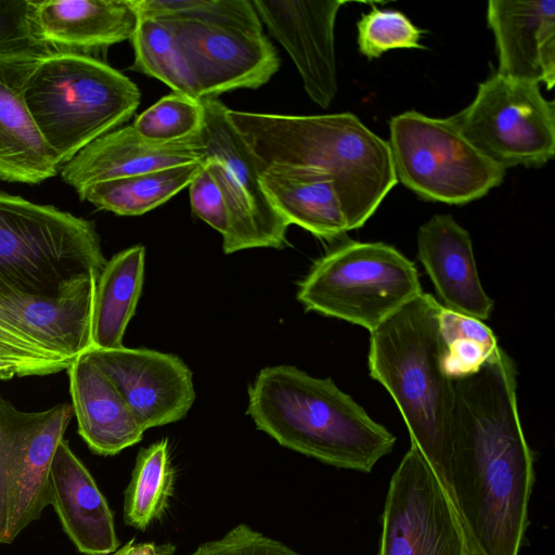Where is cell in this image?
<instances>
[{
	"mask_svg": "<svg viewBox=\"0 0 555 555\" xmlns=\"http://www.w3.org/2000/svg\"><path fill=\"white\" fill-rule=\"evenodd\" d=\"M451 457L444 491L469 555H519L529 525L534 454L517 405V370L500 346L453 379Z\"/></svg>",
	"mask_w": 555,
	"mask_h": 555,
	"instance_id": "6da1fadb",
	"label": "cell"
},
{
	"mask_svg": "<svg viewBox=\"0 0 555 555\" xmlns=\"http://www.w3.org/2000/svg\"><path fill=\"white\" fill-rule=\"evenodd\" d=\"M257 172L307 169L331 177L349 231L364 225L398 183L387 141L352 113L280 115L228 108Z\"/></svg>",
	"mask_w": 555,
	"mask_h": 555,
	"instance_id": "7a4b0ae2",
	"label": "cell"
},
{
	"mask_svg": "<svg viewBox=\"0 0 555 555\" xmlns=\"http://www.w3.org/2000/svg\"><path fill=\"white\" fill-rule=\"evenodd\" d=\"M247 414L281 446L338 468L370 473L396 442L331 378L293 365L258 373L248 387Z\"/></svg>",
	"mask_w": 555,
	"mask_h": 555,
	"instance_id": "3957f363",
	"label": "cell"
},
{
	"mask_svg": "<svg viewBox=\"0 0 555 555\" xmlns=\"http://www.w3.org/2000/svg\"><path fill=\"white\" fill-rule=\"evenodd\" d=\"M442 305L421 293L370 334L369 371L396 402L411 444L442 488L451 457L453 379L440 332Z\"/></svg>",
	"mask_w": 555,
	"mask_h": 555,
	"instance_id": "277c9868",
	"label": "cell"
},
{
	"mask_svg": "<svg viewBox=\"0 0 555 555\" xmlns=\"http://www.w3.org/2000/svg\"><path fill=\"white\" fill-rule=\"evenodd\" d=\"M24 98L60 166L135 113L137 85L105 62L88 55L52 53L28 76Z\"/></svg>",
	"mask_w": 555,
	"mask_h": 555,
	"instance_id": "5b68a950",
	"label": "cell"
},
{
	"mask_svg": "<svg viewBox=\"0 0 555 555\" xmlns=\"http://www.w3.org/2000/svg\"><path fill=\"white\" fill-rule=\"evenodd\" d=\"M106 261L92 221L0 192V295L54 297Z\"/></svg>",
	"mask_w": 555,
	"mask_h": 555,
	"instance_id": "8992f818",
	"label": "cell"
},
{
	"mask_svg": "<svg viewBox=\"0 0 555 555\" xmlns=\"http://www.w3.org/2000/svg\"><path fill=\"white\" fill-rule=\"evenodd\" d=\"M421 293L416 267L397 248L347 240L314 262L297 299L307 311L371 333Z\"/></svg>",
	"mask_w": 555,
	"mask_h": 555,
	"instance_id": "52a82bcc",
	"label": "cell"
},
{
	"mask_svg": "<svg viewBox=\"0 0 555 555\" xmlns=\"http://www.w3.org/2000/svg\"><path fill=\"white\" fill-rule=\"evenodd\" d=\"M397 182L418 197L464 205L500 185L506 170L469 143L448 118L406 111L389 120Z\"/></svg>",
	"mask_w": 555,
	"mask_h": 555,
	"instance_id": "ba28073f",
	"label": "cell"
},
{
	"mask_svg": "<svg viewBox=\"0 0 555 555\" xmlns=\"http://www.w3.org/2000/svg\"><path fill=\"white\" fill-rule=\"evenodd\" d=\"M481 154L506 170L540 167L555 154V106L539 83L496 72L479 83L472 103L450 117Z\"/></svg>",
	"mask_w": 555,
	"mask_h": 555,
	"instance_id": "9c48e42d",
	"label": "cell"
},
{
	"mask_svg": "<svg viewBox=\"0 0 555 555\" xmlns=\"http://www.w3.org/2000/svg\"><path fill=\"white\" fill-rule=\"evenodd\" d=\"M73 414L66 402L23 411L0 395V544L50 505V466Z\"/></svg>",
	"mask_w": 555,
	"mask_h": 555,
	"instance_id": "30bf717a",
	"label": "cell"
},
{
	"mask_svg": "<svg viewBox=\"0 0 555 555\" xmlns=\"http://www.w3.org/2000/svg\"><path fill=\"white\" fill-rule=\"evenodd\" d=\"M378 555H469L444 489L413 444L389 482Z\"/></svg>",
	"mask_w": 555,
	"mask_h": 555,
	"instance_id": "8fae6325",
	"label": "cell"
},
{
	"mask_svg": "<svg viewBox=\"0 0 555 555\" xmlns=\"http://www.w3.org/2000/svg\"><path fill=\"white\" fill-rule=\"evenodd\" d=\"M205 164L219 183L233 222L229 254L259 247L283 248L289 224L266 196L253 157L218 98L199 100Z\"/></svg>",
	"mask_w": 555,
	"mask_h": 555,
	"instance_id": "7c38bea8",
	"label": "cell"
},
{
	"mask_svg": "<svg viewBox=\"0 0 555 555\" xmlns=\"http://www.w3.org/2000/svg\"><path fill=\"white\" fill-rule=\"evenodd\" d=\"M181 43L201 100L236 89H257L280 68L263 30L189 21H165Z\"/></svg>",
	"mask_w": 555,
	"mask_h": 555,
	"instance_id": "4fadbf2b",
	"label": "cell"
},
{
	"mask_svg": "<svg viewBox=\"0 0 555 555\" xmlns=\"http://www.w3.org/2000/svg\"><path fill=\"white\" fill-rule=\"evenodd\" d=\"M83 354L114 384L144 430L180 421L193 405L192 372L175 354L125 346Z\"/></svg>",
	"mask_w": 555,
	"mask_h": 555,
	"instance_id": "5bb4252c",
	"label": "cell"
},
{
	"mask_svg": "<svg viewBox=\"0 0 555 555\" xmlns=\"http://www.w3.org/2000/svg\"><path fill=\"white\" fill-rule=\"evenodd\" d=\"M270 34L292 57L309 98L327 108L338 90L335 22L341 0H253Z\"/></svg>",
	"mask_w": 555,
	"mask_h": 555,
	"instance_id": "9a60e30c",
	"label": "cell"
},
{
	"mask_svg": "<svg viewBox=\"0 0 555 555\" xmlns=\"http://www.w3.org/2000/svg\"><path fill=\"white\" fill-rule=\"evenodd\" d=\"M138 18L130 0H28L29 35L52 53L94 57L130 40Z\"/></svg>",
	"mask_w": 555,
	"mask_h": 555,
	"instance_id": "2e32d148",
	"label": "cell"
},
{
	"mask_svg": "<svg viewBox=\"0 0 555 555\" xmlns=\"http://www.w3.org/2000/svg\"><path fill=\"white\" fill-rule=\"evenodd\" d=\"M201 131L189 138L159 143L142 138L132 125L114 129L80 150L61 166L64 182L80 193L87 186L173 166L203 163Z\"/></svg>",
	"mask_w": 555,
	"mask_h": 555,
	"instance_id": "e0dca14e",
	"label": "cell"
},
{
	"mask_svg": "<svg viewBox=\"0 0 555 555\" xmlns=\"http://www.w3.org/2000/svg\"><path fill=\"white\" fill-rule=\"evenodd\" d=\"M487 23L498 52L496 73L509 78L555 83V1L491 0Z\"/></svg>",
	"mask_w": 555,
	"mask_h": 555,
	"instance_id": "ac0fdd59",
	"label": "cell"
},
{
	"mask_svg": "<svg viewBox=\"0 0 555 555\" xmlns=\"http://www.w3.org/2000/svg\"><path fill=\"white\" fill-rule=\"evenodd\" d=\"M43 56L0 53V180L37 184L60 171L24 98L26 80Z\"/></svg>",
	"mask_w": 555,
	"mask_h": 555,
	"instance_id": "d6986e66",
	"label": "cell"
},
{
	"mask_svg": "<svg viewBox=\"0 0 555 555\" xmlns=\"http://www.w3.org/2000/svg\"><path fill=\"white\" fill-rule=\"evenodd\" d=\"M417 257L447 310L480 321L493 300L481 285L467 230L451 215H434L417 231Z\"/></svg>",
	"mask_w": 555,
	"mask_h": 555,
	"instance_id": "ffe728a7",
	"label": "cell"
},
{
	"mask_svg": "<svg viewBox=\"0 0 555 555\" xmlns=\"http://www.w3.org/2000/svg\"><path fill=\"white\" fill-rule=\"evenodd\" d=\"M50 505L77 551L108 555L119 546L113 513L92 475L64 438L49 473Z\"/></svg>",
	"mask_w": 555,
	"mask_h": 555,
	"instance_id": "44dd1931",
	"label": "cell"
},
{
	"mask_svg": "<svg viewBox=\"0 0 555 555\" xmlns=\"http://www.w3.org/2000/svg\"><path fill=\"white\" fill-rule=\"evenodd\" d=\"M98 279L87 275L54 297L0 295V307L46 349L75 360L92 348Z\"/></svg>",
	"mask_w": 555,
	"mask_h": 555,
	"instance_id": "7402d4cb",
	"label": "cell"
},
{
	"mask_svg": "<svg viewBox=\"0 0 555 555\" xmlns=\"http://www.w3.org/2000/svg\"><path fill=\"white\" fill-rule=\"evenodd\" d=\"M67 373L78 433L93 453L115 455L141 441L145 430L95 364L81 354L67 367Z\"/></svg>",
	"mask_w": 555,
	"mask_h": 555,
	"instance_id": "603a6c76",
	"label": "cell"
},
{
	"mask_svg": "<svg viewBox=\"0 0 555 555\" xmlns=\"http://www.w3.org/2000/svg\"><path fill=\"white\" fill-rule=\"evenodd\" d=\"M262 190L273 208L291 224L332 241L349 231L334 180L321 172L276 168L259 172Z\"/></svg>",
	"mask_w": 555,
	"mask_h": 555,
	"instance_id": "cb8c5ba5",
	"label": "cell"
},
{
	"mask_svg": "<svg viewBox=\"0 0 555 555\" xmlns=\"http://www.w3.org/2000/svg\"><path fill=\"white\" fill-rule=\"evenodd\" d=\"M145 248L131 246L106 261L96 282L92 348L122 347L127 325L135 312L142 292Z\"/></svg>",
	"mask_w": 555,
	"mask_h": 555,
	"instance_id": "d4e9b609",
	"label": "cell"
},
{
	"mask_svg": "<svg viewBox=\"0 0 555 555\" xmlns=\"http://www.w3.org/2000/svg\"><path fill=\"white\" fill-rule=\"evenodd\" d=\"M203 163L184 164L91 184L78 193L99 209L119 216H140L189 186Z\"/></svg>",
	"mask_w": 555,
	"mask_h": 555,
	"instance_id": "484cf974",
	"label": "cell"
},
{
	"mask_svg": "<svg viewBox=\"0 0 555 555\" xmlns=\"http://www.w3.org/2000/svg\"><path fill=\"white\" fill-rule=\"evenodd\" d=\"M130 41L134 51L130 69L164 82L172 92L201 100L189 59L166 23L139 16Z\"/></svg>",
	"mask_w": 555,
	"mask_h": 555,
	"instance_id": "4316f807",
	"label": "cell"
},
{
	"mask_svg": "<svg viewBox=\"0 0 555 555\" xmlns=\"http://www.w3.org/2000/svg\"><path fill=\"white\" fill-rule=\"evenodd\" d=\"M175 470L167 439L142 449L125 492V524L145 530L162 518L173 489Z\"/></svg>",
	"mask_w": 555,
	"mask_h": 555,
	"instance_id": "83f0119b",
	"label": "cell"
},
{
	"mask_svg": "<svg viewBox=\"0 0 555 555\" xmlns=\"http://www.w3.org/2000/svg\"><path fill=\"white\" fill-rule=\"evenodd\" d=\"M138 16L262 30L248 0H130Z\"/></svg>",
	"mask_w": 555,
	"mask_h": 555,
	"instance_id": "f1b7e54d",
	"label": "cell"
},
{
	"mask_svg": "<svg viewBox=\"0 0 555 555\" xmlns=\"http://www.w3.org/2000/svg\"><path fill=\"white\" fill-rule=\"evenodd\" d=\"M440 332L446 369L452 379L476 371L498 348L496 337L482 321L442 307Z\"/></svg>",
	"mask_w": 555,
	"mask_h": 555,
	"instance_id": "f546056e",
	"label": "cell"
},
{
	"mask_svg": "<svg viewBox=\"0 0 555 555\" xmlns=\"http://www.w3.org/2000/svg\"><path fill=\"white\" fill-rule=\"evenodd\" d=\"M203 118L199 100L172 92L141 113L132 126L146 140L168 143L198 133Z\"/></svg>",
	"mask_w": 555,
	"mask_h": 555,
	"instance_id": "4dcf8cb0",
	"label": "cell"
},
{
	"mask_svg": "<svg viewBox=\"0 0 555 555\" xmlns=\"http://www.w3.org/2000/svg\"><path fill=\"white\" fill-rule=\"evenodd\" d=\"M358 47L369 60L393 49H424L420 43L424 30L402 12L373 5L357 23Z\"/></svg>",
	"mask_w": 555,
	"mask_h": 555,
	"instance_id": "1f68e13d",
	"label": "cell"
},
{
	"mask_svg": "<svg viewBox=\"0 0 555 555\" xmlns=\"http://www.w3.org/2000/svg\"><path fill=\"white\" fill-rule=\"evenodd\" d=\"M0 359L20 366L25 376L47 375L67 370L74 361L46 349L1 307Z\"/></svg>",
	"mask_w": 555,
	"mask_h": 555,
	"instance_id": "d6a6232c",
	"label": "cell"
},
{
	"mask_svg": "<svg viewBox=\"0 0 555 555\" xmlns=\"http://www.w3.org/2000/svg\"><path fill=\"white\" fill-rule=\"evenodd\" d=\"M190 188L192 211L222 236V248L229 254L233 241V222L228 203L205 162Z\"/></svg>",
	"mask_w": 555,
	"mask_h": 555,
	"instance_id": "836d02e7",
	"label": "cell"
},
{
	"mask_svg": "<svg viewBox=\"0 0 555 555\" xmlns=\"http://www.w3.org/2000/svg\"><path fill=\"white\" fill-rule=\"evenodd\" d=\"M190 555H301L280 541L241 524L221 539L199 545Z\"/></svg>",
	"mask_w": 555,
	"mask_h": 555,
	"instance_id": "e575fe53",
	"label": "cell"
},
{
	"mask_svg": "<svg viewBox=\"0 0 555 555\" xmlns=\"http://www.w3.org/2000/svg\"><path fill=\"white\" fill-rule=\"evenodd\" d=\"M27 10L28 0H0V53L52 54L30 37Z\"/></svg>",
	"mask_w": 555,
	"mask_h": 555,
	"instance_id": "d590c367",
	"label": "cell"
},
{
	"mask_svg": "<svg viewBox=\"0 0 555 555\" xmlns=\"http://www.w3.org/2000/svg\"><path fill=\"white\" fill-rule=\"evenodd\" d=\"M175 551L176 546L170 543H135L132 539L122 547L116 550L113 555H173Z\"/></svg>",
	"mask_w": 555,
	"mask_h": 555,
	"instance_id": "8d00e7d4",
	"label": "cell"
},
{
	"mask_svg": "<svg viewBox=\"0 0 555 555\" xmlns=\"http://www.w3.org/2000/svg\"><path fill=\"white\" fill-rule=\"evenodd\" d=\"M13 376H25L20 366L0 359V377L11 378Z\"/></svg>",
	"mask_w": 555,
	"mask_h": 555,
	"instance_id": "74e56055",
	"label": "cell"
}]
</instances>
